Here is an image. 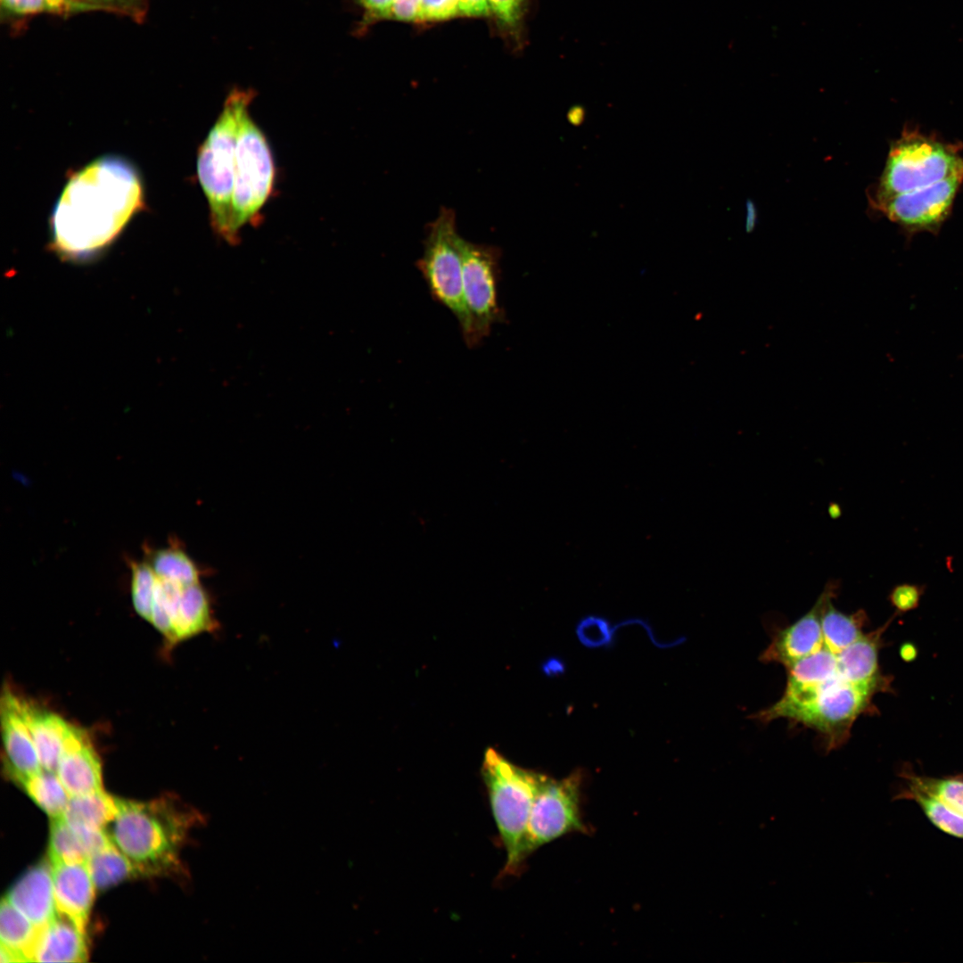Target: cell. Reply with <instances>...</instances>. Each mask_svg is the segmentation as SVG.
<instances>
[{
	"mask_svg": "<svg viewBox=\"0 0 963 963\" xmlns=\"http://www.w3.org/2000/svg\"><path fill=\"white\" fill-rule=\"evenodd\" d=\"M834 598H824L819 644L786 668L782 696L751 716L763 723L786 719L810 728L827 751L848 741L860 716L877 712L875 695L892 691V679L882 674L878 663L890 621L864 633L868 622L865 610L843 613L834 606Z\"/></svg>",
	"mask_w": 963,
	"mask_h": 963,
	"instance_id": "cell-1",
	"label": "cell"
},
{
	"mask_svg": "<svg viewBox=\"0 0 963 963\" xmlns=\"http://www.w3.org/2000/svg\"><path fill=\"white\" fill-rule=\"evenodd\" d=\"M136 167L118 156L97 158L74 172L50 217V248L63 260L93 259L144 207Z\"/></svg>",
	"mask_w": 963,
	"mask_h": 963,
	"instance_id": "cell-2",
	"label": "cell"
},
{
	"mask_svg": "<svg viewBox=\"0 0 963 963\" xmlns=\"http://www.w3.org/2000/svg\"><path fill=\"white\" fill-rule=\"evenodd\" d=\"M117 802L109 835L138 875L179 870L180 850L192 827L202 820L200 814L171 799L147 802L117 799Z\"/></svg>",
	"mask_w": 963,
	"mask_h": 963,
	"instance_id": "cell-3",
	"label": "cell"
},
{
	"mask_svg": "<svg viewBox=\"0 0 963 963\" xmlns=\"http://www.w3.org/2000/svg\"><path fill=\"white\" fill-rule=\"evenodd\" d=\"M255 95L251 88L230 90L197 154V177L207 199L211 227L229 245L238 244L232 232V199L239 122Z\"/></svg>",
	"mask_w": 963,
	"mask_h": 963,
	"instance_id": "cell-4",
	"label": "cell"
},
{
	"mask_svg": "<svg viewBox=\"0 0 963 963\" xmlns=\"http://www.w3.org/2000/svg\"><path fill=\"white\" fill-rule=\"evenodd\" d=\"M482 774L506 852L502 873L514 875L524 861L523 847L531 810L545 776L514 765L492 748L485 753Z\"/></svg>",
	"mask_w": 963,
	"mask_h": 963,
	"instance_id": "cell-5",
	"label": "cell"
},
{
	"mask_svg": "<svg viewBox=\"0 0 963 963\" xmlns=\"http://www.w3.org/2000/svg\"><path fill=\"white\" fill-rule=\"evenodd\" d=\"M961 169L963 156L957 144L905 129L891 145L872 203L927 186Z\"/></svg>",
	"mask_w": 963,
	"mask_h": 963,
	"instance_id": "cell-6",
	"label": "cell"
},
{
	"mask_svg": "<svg viewBox=\"0 0 963 963\" xmlns=\"http://www.w3.org/2000/svg\"><path fill=\"white\" fill-rule=\"evenodd\" d=\"M249 109L240 118L235 151L232 232L238 243L243 226L261 222V210L273 192L276 177L268 139Z\"/></svg>",
	"mask_w": 963,
	"mask_h": 963,
	"instance_id": "cell-7",
	"label": "cell"
},
{
	"mask_svg": "<svg viewBox=\"0 0 963 963\" xmlns=\"http://www.w3.org/2000/svg\"><path fill=\"white\" fill-rule=\"evenodd\" d=\"M463 300L467 324L462 332L469 348L479 346L493 325L506 320L498 302L501 250L460 239Z\"/></svg>",
	"mask_w": 963,
	"mask_h": 963,
	"instance_id": "cell-8",
	"label": "cell"
},
{
	"mask_svg": "<svg viewBox=\"0 0 963 963\" xmlns=\"http://www.w3.org/2000/svg\"><path fill=\"white\" fill-rule=\"evenodd\" d=\"M460 239L456 212L451 208H440L437 218L428 224L424 252L416 266L432 299L451 312L462 333L467 316L463 300Z\"/></svg>",
	"mask_w": 963,
	"mask_h": 963,
	"instance_id": "cell-9",
	"label": "cell"
},
{
	"mask_svg": "<svg viewBox=\"0 0 963 963\" xmlns=\"http://www.w3.org/2000/svg\"><path fill=\"white\" fill-rule=\"evenodd\" d=\"M580 776L544 777L534 796L523 847L525 859L540 846L572 832H587L580 811Z\"/></svg>",
	"mask_w": 963,
	"mask_h": 963,
	"instance_id": "cell-10",
	"label": "cell"
},
{
	"mask_svg": "<svg viewBox=\"0 0 963 963\" xmlns=\"http://www.w3.org/2000/svg\"><path fill=\"white\" fill-rule=\"evenodd\" d=\"M963 183V169L927 186L894 195L873 206L908 231L935 232L951 212Z\"/></svg>",
	"mask_w": 963,
	"mask_h": 963,
	"instance_id": "cell-11",
	"label": "cell"
},
{
	"mask_svg": "<svg viewBox=\"0 0 963 963\" xmlns=\"http://www.w3.org/2000/svg\"><path fill=\"white\" fill-rule=\"evenodd\" d=\"M1 733L7 774L21 785L42 768L23 711V699L4 691L1 700Z\"/></svg>",
	"mask_w": 963,
	"mask_h": 963,
	"instance_id": "cell-12",
	"label": "cell"
},
{
	"mask_svg": "<svg viewBox=\"0 0 963 963\" xmlns=\"http://www.w3.org/2000/svg\"><path fill=\"white\" fill-rule=\"evenodd\" d=\"M56 774L70 797L103 790L101 761L84 729L70 724Z\"/></svg>",
	"mask_w": 963,
	"mask_h": 963,
	"instance_id": "cell-13",
	"label": "cell"
},
{
	"mask_svg": "<svg viewBox=\"0 0 963 963\" xmlns=\"http://www.w3.org/2000/svg\"><path fill=\"white\" fill-rule=\"evenodd\" d=\"M51 866L57 911L85 934L96 888L86 862Z\"/></svg>",
	"mask_w": 963,
	"mask_h": 963,
	"instance_id": "cell-14",
	"label": "cell"
},
{
	"mask_svg": "<svg viewBox=\"0 0 963 963\" xmlns=\"http://www.w3.org/2000/svg\"><path fill=\"white\" fill-rule=\"evenodd\" d=\"M823 591L812 607L794 623L779 629L760 655L762 663H774L785 668L808 654L819 642Z\"/></svg>",
	"mask_w": 963,
	"mask_h": 963,
	"instance_id": "cell-15",
	"label": "cell"
},
{
	"mask_svg": "<svg viewBox=\"0 0 963 963\" xmlns=\"http://www.w3.org/2000/svg\"><path fill=\"white\" fill-rule=\"evenodd\" d=\"M6 899L37 928L53 921L58 911L50 863L44 860L26 871L10 888Z\"/></svg>",
	"mask_w": 963,
	"mask_h": 963,
	"instance_id": "cell-16",
	"label": "cell"
},
{
	"mask_svg": "<svg viewBox=\"0 0 963 963\" xmlns=\"http://www.w3.org/2000/svg\"><path fill=\"white\" fill-rule=\"evenodd\" d=\"M85 934L67 917L58 913L38 929L30 962H84L87 959Z\"/></svg>",
	"mask_w": 963,
	"mask_h": 963,
	"instance_id": "cell-17",
	"label": "cell"
},
{
	"mask_svg": "<svg viewBox=\"0 0 963 963\" xmlns=\"http://www.w3.org/2000/svg\"><path fill=\"white\" fill-rule=\"evenodd\" d=\"M23 711L42 768L56 772L70 724L59 715L23 700Z\"/></svg>",
	"mask_w": 963,
	"mask_h": 963,
	"instance_id": "cell-18",
	"label": "cell"
},
{
	"mask_svg": "<svg viewBox=\"0 0 963 963\" xmlns=\"http://www.w3.org/2000/svg\"><path fill=\"white\" fill-rule=\"evenodd\" d=\"M216 628L210 601L201 582L187 585L173 624V644Z\"/></svg>",
	"mask_w": 963,
	"mask_h": 963,
	"instance_id": "cell-19",
	"label": "cell"
},
{
	"mask_svg": "<svg viewBox=\"0 0 963 963\" xmlns=\"http://www.w3.org/2000/svg\"><path fill=\"white\" fill-rule=\"evenodd\" d=\"M117 813V799L100 790L71 796L63 818L70 825L103 829Z\"/></svg>",
	"mask_w": 963,
	"mask_h": 963,
	"instance_id": "cell-20",
	"label": "cell"
},
{
	"mask_svg": "<svg viewBox=\"0 0 963 963\" xmlns=\"http://www.w3.org/2000/svg\"><path fill=\"white\" fill-rule=\"evenodd\" d=\"M38 929L6 898L2 900L0 910L1 944L21 954L30 962V953Z\"/></svg>",
	"mask_w": 963,
	"mask_h": 963,
	"instance_id": "cell-21",
	"label": "cell"
},
{
	"mask_svg": "<svg viewBox=\"0 0 963 963\" xmlns=\"http://www.w3.org/2000/svg\"><path fill=\"white\" fill-rule=\"evenodd\" d=\"M86 864L97 889H106L138 875L133 863L111 843L90 855Z\"/></svg>",
	"mask_w": 963,
	"mask_h": 963,
	"instance_id": "cell-22",
	"label": "cell"
},
{
	"mask_svg": "<svg viewBox=\"0 0 963 963\" xmlns=\"http://www.w3.org/2000/svg\"><path fill=\"white\" fill-rule=\"evenodd\" d=\"M21 786L52 819L63 816L70 795L56 772L43 770L25 780Z\"/></svg>",
	"mask_w": 963,
	"mask_h": 963,
	"instance_id": "cell-23",
	"label": "cell"
},
{
	"mask_svg": "<svg viewBox=\"0 0 963 963\" xmlns=\"http://www.w3.org/2000/svg\"><path fill=\"white\" fill-rule=\"evenodd\" d=\"M897 797L914 801L934 826L947 835L963 839V817L935 796L905 783Z\"/></svg>",
	"mask_w": 963,
	"mask_h": 963,
	"instance_id": "cell-24",
	"label": "cell"
},
{
	"mask_svg": "<svg viewBox=\"0 0 963 963\" xmlns=\"http://www.w3.org/2000/svg\"><path fill=\"white\" fill-rule=\"evenodd\" d=\"M160 577L181 581H200L199 570L193 560L178 547L151 551L145 561Z\"/></svg>",
	"mask_w": 963,
	"mask_h": 963,
	"instance_id": "cell-25",
	"label": "cell"
},
{
	"mask_svg": "<svg viewBox=\"0 0 963 963\" xmlns=\"http://www.w3.org/2000/svg\"><path fill=\"white\" fill-rule=\"evenodd\" d=\"M88 855L75 829L63 816L52 819L49 839L51 864L86 862Z\"/></svg>",
	"mask_w": 963,
	"mask_h": 963,
	"instance_id": "cell-26",
	"label": "cell"
},
{
	"mask_svg": "<svg viewBox=\"0 0 963 963\" xmlns=\"http://www.w3.org/2000/svg\"><path fill=\"white\" fill-rule=\"evenodd\" d=\"M902 770L906 784L935 796L963 817V776L932 778Z\"/></svg>",
	"mask_w": 963,
	"mask_h": 963,
	"instance_id": "cell-27",
	"label": "cell"
},
{
	"mask_svg": "<svg viewBox=\"0 0 963 963\" xmlns=\"http://www.w3.org/2000/svg\"><path fill=\"white\" fill-rule=\"evenodd\" d=\"M155 587V573L146 562L131 563V597L136 612L150 621Z\"/></svg>",
	"mask_w": 963,
	"mask_h": 963,
	"instance_id": "cell-28",
	"label": "cell"
},
{
	"mask_svg": "<svg viewBox=\"0 0 963 963\" xmlns=\"http://www.w3.org/2000/svg\"><path fill=\"white\" fill-rule=\"evenodd\" d=\"M528 0H487L490 14L515 39L522 37Z\"/></svg>",
	"mask_w": 963,
	"mask_h": 963,
	"instance_id": "cell-29",
	"label": "cell"
},
{
	"mask_svg": "<svg viewBox=\"0 0 963 963\" xmlns=\"http://www.w3.org/2000/svg\"><path fill=\"white\" fill-rule=\"evenodd\" d=\"M1 6L8 14L20 16L76 12L73 6L63 0H1Z\"/></svg>",
	"mask_w": 963,
	"mask_h": 963,
	"instance_id": "cell-30",
	"label": "cell"
},
{
	"mask_svg": "<svg viewBox=\"0 0 963 963\" xmlns=\"http://www.w3.org/2000/svg\"><path fill=\"white\" fill-rule=\"evenodd\" d=\"M81 12L106 11L125 14L140 21L145 13L148 0H73Z\"/></svg>",
	"mask_w": 963,
	"mask_h": 963,
	"instance_id": "cell-31",
	"label": "cell"
},
{
	"mask_svg": "<svg viewBox=\"0 0 963 963\" xmlns=\"http://www.w3.org/2000/svg\"><path fill=\"white\" fill-rule=\"evenodd\" d=\"M580 641L588 647H598L611 642L612 633L608 621L602 617L589 615L577 625Z\"/></svg>",
	"mask_w": 963,
	"mask_h": 963,
	"instance_id": "cell-32",
	"label": "cell"
},
{
	"mask_svg": "<svg viewBox=\"0 0 963 963\" xmlns=\"http://www.w3.org/2000/svg\"><path fill=\"white\" fill-rule=\"evenodd\" d=\"M458 15L459 0H421L416 21H442Z\"/></svg>",
	"mask_w": 963,
	"mask_h": 963,
	"instance_id": "cell-33",
	"label": "cell"
},
{
	"mask_svg": "<svg viewBox=\"0 0 963 963\" xmlns=\"http://www.w3.org/2000/svg\"><path fill=\"white\" fill-rule=\"evenodd\" d=\"M924 587L916 584L903 583L895 586L889 594L888 599L897 613H906L917 608L919 605Z\"/></svg>",
	"mask_w": 963,
	"mask_h": 963,
	"instance_id": "cell-34",
	"label": "cell"
},
{
	"mask_svg": "<svg viewBox=\"0 0 963 963\" xmlns=\"http://www.w3.org/2000/svg\"><path fill=\"white\" fill-rule=\"evenodd\" d=\"M362 10L363 18L358 29L363 30L372 23L390 20L395 0H354Z\"/></svg>",
	"mask_w": 963,
	"mask_h": 963,
	"instance_id": "cell-35",
	"label": "cell"
},
{
	"mask_svg": "<svg viewBox=\"0 0 963 963\" xmlns=\"http://www.w3.org/2000/svg\"><path fill=\"white\" fill-rule=\"evenodd\" d=\"M421 0H395L390 20L416 21Z\"/></svg>",
	"mask_w": 963,
	"mask_h": 963,
	"instance_id": "cell-36",
	"label": "cell"
},
{
	"mask_svg": "<svg viewBox=\"0 0 963 963\" xmlns=\"http://www.w3.org/2000/svg\"><path fill=\"white\" fill-rule=\"evenodd\" d=\"M460 15L487 17L490 14L487 0H459Z\"/></svg>",
	"mask_w": 963,
	"mask_h": 963,
	"instance_id": "cell-37",
	"label": "cell"
},
{
	"mask_svg": "<svg viewBox=\"0 0 963 963\" xmlns=\"http://www.w3.org/2000/svg\"><path fill=\"white\" fill-rule=\"evenodd\" d=\"M564 662L556 657L548 658L542 664L543 672L549 677L560 675L564 673Z\"/></svg>",
	"mask_w": 963,
	"mask_h": 963,
	"instance_id": "cell-38",
	"label": "cell"
},
{
	"mask_svg": "<svg viewBox=\"0 0 963 963\" xmlns=\"http://www.w3.org/2000/svg\"><path fill=\"white\" fill-rule=\"evenodd\" d=\"M0 958L1 962H28L26 958L21 954L7 948L1 944L0 947Z\"/></svg>",
	"mask_w": 963,
	"mask_h": 963,
	"instance_id": "cell-39",
	"label": "cell"
},
{
	"mask_svg": "<svg viewBox=\"0 0 963 963\" xmlns=\"http://www.w3.org/2000/svg\"><path fill=\"white\" fill-rule=\"evenodd\" d=\"M63 1H65V2L69 3V4H70V5H72V6H73V8L75 9L76 12H81V10L79 9V7H78V5H77V4H75V2H74L73 0H63Z\"/></svg>",
	"mask_w": 963,
	"mask_h": 963,
	"instance_id": "cell-40",
	"label": "cell"
}]
</instances>
